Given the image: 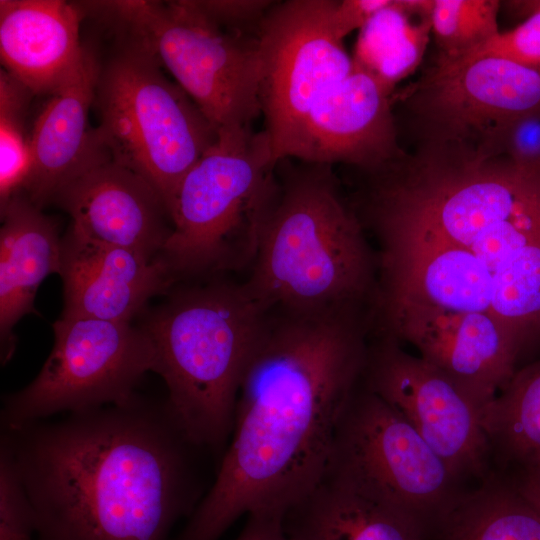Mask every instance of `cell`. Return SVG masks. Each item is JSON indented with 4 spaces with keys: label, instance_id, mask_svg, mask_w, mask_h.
I'll return each instance as SVG.
<instances>
[{
    "label": "cell",
    "instance_id": "1",
    "mask_svg": "<svg viewBox=\"0 0 540 540\" xmlns=\"http://www.w3.org/2000/svg\"><path fill=\"white\" fill-rule=\"evenodd\" d=\"M378 299L492 318L522 350L540 333V172L472 147L422 149L372 175Z\"/></svg>",
    "mask_w": 540,
    "mask_h": 540
},
{
    "label": "cell",
    "instance_id": "2",
    "mask_svg": "<svg viewBox=\"0 0 540 540\" xmlns=\"http://www.w3.org/2000/svg\"><path fill=\"white\" fill-rule=\"evenodd\" d=\"M366 355L356 312L268 313L214 482L174 540H218L242 515L284 514L311 490Z\"/></svg>",
    "mask_w": 540,
    "mask_h": 540
},
{
    "label": "cell",
    "instance_id": "3",
    "mask_svg": "<svg viewBox=\"0 0 540 540\" xmlns=\"http://www.w3.org/2000/svg\"><path fill=\"white\" fill-rule=\"evenodd\" d=\"M37 540H170L203 495L198 447L166 401L136 395L2 431Z\"/></svg>",
    "mask_w": 540,
    "mask_h": 540
},
{
    "label": "cell",
    "instance_id": "4",
    "mask_svg": "<svg viewBox=\"0 0 540 540\" xmlns=\"http://www.w3.org/2000/svg\"><path fill=\"white\" fill-rule=\"evenodd\" d=\"M277 163L243 283L267 312H356L373 293V262L332 166Z\"/></svg>",
    "mask_w": 540,
    "mask_h": 540
},
{
    "label": "cell",
    "instance_id": "5",
    "mask_svg": "<svg viewBox=\"0 0 540 540\" xmlns=\"http://www.w3.org/2000/svg\"><path fill=\"white\" fill-rule=\"evenodd\" d=\"M268 313L244 283L178 289L141 326L157 354L167 406L186 438L218 451L230 440L240 383Z\"/></svg>",
    "mask_w": 540,
    "mask_h": 540
},
{
    "label": "cell",
    "instance_id": "6",
    "mask_svg": "<svg viewBox=\"0 0 540 540\" xmlns=\"http://www.w3.org/2000/svg\"><path fill=\"white\" fill-rule=\"evenodd\" d=\"M276 164L264 130H218L169 207L172 232L161 256L176 278L252 264Z\"/></svg>",
    "mask_w": 540,
    "mask_h": 540
},
{
    "label": "cell",
    "instance_id": "7",
    "mask_svg": "<svg viewBox=\"0 0 540 540\" xmlns=\"http://www.w3.org/2000/svg\"><path fill=\"white\" fill-rule=\"evenodd\" d=\"M161 65L132 39L100 68L94 106L98 134L111 158L144 178L169 213L186 173L218 130Z\"/></svg>",
    "mask_w": 540,
    "mask_h": 540
},
{
    "label": "cell",
    "instance_id": "8",
    "mask_svg": "<svg viewBox=\"0 0 540 540\" xmlns=\"http://www.w3.org/2000/svg\"><path fill=\"white\" fill-rule=\"evenodd\" d=\"M98 5L130 29L217 130L251 126L261 114L257 37L221 28L197 0Z\"/></svg>",
    "mask_w": 540,
    "mask_h": 540
},
{
    "label": "cell",
    "instance_id": "9",
    "mask_svg": "<svg viewBox=\"0 0 540 540\" xmlns=\"http://www.w3.org/2000/svg\"><path fill=\"white\" fill-rule=\"evenodd\" d=\"M53 331L52 350L36 378L4 398L3 430L57 413L127 403L142 377L156 373L154 344L131 322L61 316Z\"/></svg>",
    "mask_w": 540,
    "mask_h": 540
},
{
    "label": "cell",
    "instance_id": "10",
    "mask_svg": "<svg viewBox=\"0 0 540 540\" xmlns=\"http://www.w3.org/2000/svg\"><path fill=\"white\" fill-rule=\"evenodd\" d=\"M326 473L398 508L429 530L458 498L456 476L418 432L365 386L338 420Z\"/></svg>",
    "mask_w": 540,
    "mask_h": 540
},
{
    "label": "cell",
    "instance_id": "11",
    "mask_svg": "<svg viewBox=\"0 0 540 540\" xmlns=\"http://www.w3.org/2000/svg\"><path fill=\"white\" fill-rule=\"evenodd\" d=\"M333 0L275 2L257 33L259 98L273 159H285L305 115L353 70L333 25Z\"/></svg>",
    "mask_w": 540,
    "mask_h": 540
},
{
    "label": "cell",
    "instance_id": "12",
    "mask_svg": "<svg viewBox=\"0 0 540 540\" xmlns=\"http://www.w3.org/2000/svg\"><path fill=\"white\" fill-rule=\"evenodd\" d=\"M409 104L426 144L479 146L495 129L540 107V68L502 57L444 59L392 101Z\"/></svg>",
    "mask_w": 540,
    "mask_h": 540
},
{
    "label": "cell",
    "instance_id": "13",
    "mask_svg": "<svg viewBox=\"0 0 540 540\" xmlns=\"http://www.w3.org/2000/svg\"><path fill=\"white\" fill-rule=\"evenodd\" d=\"M364 386L403 417L454 476L480 468L488 446L483 408L449 377L385 337L367 350Z\"/></svg>",
    "mask_w": 540,
    "mask_h": 540
},
{
    "label": "cell",
    "instance_id": "14",
    "mask_svg": "<svg viewBox=\"0 0 540 540\" xmlns=\"http://www.w3.org/2000/svg\"><path fill=\"white\" fill-rule=\"evenodd\" d=\"M386 337L411 343L482 408L514 375L520 348L490 317L403 305L381 314Z\"/></svg>",
    "mask_w": 540,
    "mask_h": 540
},
{
    "label": "cell",
    "instance_id": "15",
    "mask_svg": "<svg viewBox=\"0 0 540 540\" xmlns=\"http://www.w3.org/2000/svg\"><path fill=\"white\" fill-rule=\"evenodd\" d=\"M392 95L354 65L305 115L285 158L353 165L367 172L401 156Z\"/></svg>",
    "mask_w": 540,
    "mask_h": 540
},
{
    "label": "cell",
    "instance_id": "16",
    "mask_svg": "<svg viewBox=\"0 0 540 540\" xmlns=\"http://www.w3.org/2000/svg\"><path fill=\"white\" fill-rule=\"evenodd\" d=\"M53 201L70 215L76 234L148 258L161 256L172 232L158 192L109 153L64 185Z\"/></svg>",
    "mask_w": 540,
    "mask_h": 540
},
{
    "label": "cell",
    "instance_id": "17",
    "mask_svg": "<svg viewBox=\"0 0 540 540\" xmlns=\"http://www.w3.org/2000/svg\"><path fill=\"white\" fill-rule=\"evenodd\" d=\"M64 309L61 316L131 322L154 296L177 280L162 256L81 237L70 228L62 237Z\"/></svg>",
    "mask_w": 540,
    "mask_h": 540
},
{
    "label": "cell",
    "instance_id": "18",
    "mask_svg": "<svg viewBox=\"0 0 540 540\" xmlns=\"http://www.w3.org/2000/svg\"><path fill=\"white\" fill-rule=\"evenodd\" d=\"M99 73L94 53L86 48L77 69L50 94L33 125L32 167L22 194L41 209L64 185L109 153L97 128L89 124Z\"/></svg>",
    "mask_w": 540,
    "mask_h": 540
},
{
    "label": "cell",
    "instance_id": "19",
    "mask_svg": "<svg viewBox=\"0 0 540 540\" xmlns=\"http://www.w3.org/2000/svg\"><path fill=\"white\" fill-rule=\"evenodd\" d=\"M82 10L61 0H1L4 68L33 94H52L81 63Z\"/></svg>",
    "mask_w": 540,
    "mask_h": 540
},
{
    "label": "cell",
    "instance_id": "20",
    "mask_svg": "<svg viewBox=\"0 0 540 540\" xmlns=\"http://www.w3.org/2000/svg\"><path fill=\"white\" fill-rule=\"evenodd\" d=\"M0 357L13 356V328L26 314L35 313L34 300L41 282L59 273L62 238L56 223L24 194L0 206Z\"/></svg>",
    "mask_w": 540,
    "mask_h": 540
},
{
    "label": "cell",
    "instance_id": "21",
    "mask_svg": "<svg viewBox=\"0 0 540 540\" xmlns=\"http://www.w3.org/2000/svg\"><path fill=\"white\" fill-rule=\"evenodd\" d=\"M287 540H426L416 517L324 472L283 516Z\"/></svg>",
    "mask_w": 540,
    "mask_h": 540
},
{
    "label": "cell",
    "instance_id": "22",
    "mask_svg": "<svg viewBox=\"0 0 540 540\" xmlns=\"http://www.w3.org/2000/svg\"><path fill=\"white\" fill-rule=\"evenodd\" d=\"M433 0H390L360 30L355 66L394 93L420 65L432 32Z\"/></svg>",
    "mask_w": 540,
    "mask_h": 540
},
{
    "label": "cell",
    "instance_id": "23",
    "mask_svg": "<svg viewBox=\"0 0 540 540\" xmlns=\"http://www.w3.org/2000/svg\"><path fill=\"white\" fill-rule=\"evenodd\" d=\"M441 540H540V514L514 487L458 497L433 524Z\"/></svg>",
    "mask_w": 540,
    "mask_h": 540
},
{
    "label": "cell",
    "instance_id": "24",
    "mask_svg": "<svg viewBox=\"0 0 540 540\" xmlns=\"http://www.w3.org/2000/svg\"><path fill=\"white\" fill-rule=\"evenodd\" d=\"M488 440H495L521 466L540 460V361L514 373L484 407Z\"/></svg>",
    "mask_w": 540,
    "mask_h": 540
},
{
    "label": "cell",
    "instance_id": "25",
    "mask_svg": "<svg viewBox=\"0 0 540 540\" xmlns=\"http://www.w3.org/2000/svg\"><path fill=\"white\" fill-rule=\"evenodd\" d=\"M33 93L5 69L0 71V206L23 193L32 167L31 135L25 117Z\"/></svg>",
    "mask_w": 540,
    "mask_h": 540
},
{
    "label": "cell",
    "instance_id": "26",
    "mask_svg": "<svg viewBox=\"0 0 540 540\" xmlns=\"http://www.w3.org/2000/svg\"><path fill=\"white\" fill-rule=\"evenodd\" d=\"M497 0H433L432 33L438 57L461 58L500 33Z\"/></svg>",
    "mask_w": 540,
    "mask_h": 540
},
{
    "label": "cell",
    "instance_id": "27",
    "mask_svg": "<svg viewBox=\"0 0 540 540\" xmlns=\"http://www.w3.org/2000/svg\"><path fill=\"white\" fill-rule=\"evenodd\" d=\"M524 20L461 58L502 57L540 68V1L506 2ZM459 59V58H457Z\"/></svg>",
    "mask_w": 540,
    "mask_h": 540
},
{
    "label": "cell",
    "instance_id": "28",
    "mask_svg": "<svg viewBox=\"0 0 540 540\" xmlns=\"http://www.w3.org/2000/svg\"><path fill=\"white\" fill-rule=\"evenodd\" d=\"M476 148L503 156L520 169L540 172V107L501 125Z\"/></svg>",
    "mask_w": 540,
    "mask_h": 540
},
{
    "label": "cell",
    "instance_id": "29",
    "mask_svg": "<svg viewBox=\"0 0 540 540\" xmlns=\"http://www.w3.org/2000/svg\"><path fill=\"white\" fill-rule=\"evenodd\" d=\"M36 517L8 449L0 444V540H33Z\"/></svg>",
    "mask_w": 540,
    "mask_h": 540
},
{
    "label": "cell",
    "instance_id": "30",
    "mask_svg": "<svg viewBox=\"0 0 540 540\" xmlns=\"http://www.w3.org/2000/svg\"><path fill=\"white\" fill-rule=\"evenodd\" d=\"M201 9L221 28L246 35L249 28L257 32L266 13L275 3L268 0H197Z\"/></svg>",
    "mask_w": 540,
    "mask_h": 540
},
{
    "label": "cell",
    "instance_id": "31",
    "mask_svg": "<svg viewBox=\"0 0 540 540\" xmlns=\"http://www.w3.org/2000/svg\"><path fill=\"white\" fill-rule=\"evenodd\" d=\"M390 0H342L336 1L333 25L336 34L344 39L350 32L361 29Z\"/></svg>",
    "mask_w": 540,
    "mask_h": 540
},
{
    "label": "cell",
    "instance_id": "32",
    "mask_svg": "<svg viewBox=\"0 0 540 540\" xmlns=\"http://www.w3.org/2000/svg\"><path fill=\"white\" fill-rule=\"evenodd\" d=\"M247 516L246 524L235 540H287L283 529L284 514L263 511Z\"/></svg>",
    "mask_w": 540,
    "mask_h": 540
},
{
    "label": "cell",
    "instance_id": "33",
    "mask_svg": "<svg viewBox=\"0 0 540 540\" xmlns=\"http://www.w3.org/2000/svg\"><path fill=\"white\" fill-rule=\"evenodd\" d=\"M515 488L540 514V460L522 466Z\"/></svg>",
    "mask_w": 540,
    "mask_h": 540
}]
</instances>
